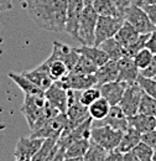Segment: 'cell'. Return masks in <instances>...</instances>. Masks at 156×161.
Listing matches in <instances>:
<instances>
[{"label": "cell", "mask_w": 156, "mask_h": 161, "mask_svg": "<svg viewBox=\"0 0 156 161\" xmlns=\"http://www.w3.org/2000/svg\"><path fill=\"white\" fill-rule=\"evenodd\" d=\"M29 18L51 32H66L67 0H25Z\"/></svg>", "instance_id": "1"}, {"label": "cell", "mask_w": 156, "mask_h": 161, "mask_svg": "<svg viewBox=\"0 0 156 161\" xmlns=\"http://www.w3.org/2000/svg\"><path fill=\"white\" fill-rule=\"evenodd\" d=\"M98 14L92 5H84V9L81 14L78 21L77 31L75 39L78 40L83 46H93L96 40V25Z\"/></svg>", "instance_id": "2"}, {"label": "cell", "mask_w": 156, "mask_h": 161, "mask_svg": "<svg viewBox=\"0 0 156 161\" xmlns=\"http://www.w3.org/2000/svg\"><path fill=\"white\" fill-rule=\"evenodd\" d=\"M66 128H67L66 113H59L53 118H50V119H46V120L35 124L31 128L30 136L41 138V139H46V138L58 139L59 135Z\"/></svg>", "instance_id": "3"}, {"label": "cell", "mask_w": 156, "mask_h": 161, "mask_svg": "<svg viewBox=\"0 0 156 161\" xmlns=\"http://www.w3.org/2000/svg\"><path fill=\"white\" fill-rule=\"evenodd\" d=\"M47 101L45 94H25L21 105V113L24 114L29 126L32 128L42 118Z\"/></svg>", "instance_id": "4"}, {"label": "cell", "mask_w": 156, "mask_h": 161, "mask_svg": "<svg viewBox=\"0 0 156 161\" xmlns=\"http://www.w3.org/2000/svg\"><path fill=\"white\" fill-rule=\"evenodd\" d=\"M121 136H123V131L113 129L109 125L92 126L91 129V139L98 142L108 151L117 149L121 140Z\"/></svg>", "instance_id": "5"}, {"label": "cell", "mask_w": 156, "mask_h": 161, "mask_svg": "<svg viewBox=\"0 0 156 161\" xmlns=\"http://www.w3.org/2000/svg\"><path fill=\"white\" fill-rule=\"evenodd\" d=\"M124 20L133 25L139 34H150L156 30V26L149 19L144 9L134 3L124 11Z\"/></svg>", "instance_id": "6"}, {"label": "cell", "mask_w": 156, "mask_h": 161, "mask_svg": "<svg viewBox=\"0 0 156 161\" xmlns=\"http://www.w3.org/2000/svg\"><path fill=\"white\" fill-rule=\"evenodd\" d=\"M123 16H99L96 25V40L94 45L99 46L103 41L114 37L118 30L124 24Z\"/></svg>", "instance_id": "7"}, {"label": "cell", "mask_w": 156, "mask_h": 161, "mask_svg": "<svg viewBox=\"0 0 156 161\" xmlns=\"http://www.w3.org/2000/svg\"><path fill=\"white\" fill-rule=\"evenodd\" d=\"M142 89L140 88V86L135 83H130L126 86L125 92L121 97V99L119 102V107L124 110V113L128 117L135 115L139 109V104H140V99L142 96Z\"/></svg>", "instance_id": "8"}, {"label": "cell", "mask_w": 156, "mask_h": 161, "mask_svg": "<svg viewBox=\"0 0 156 161\" xmlns=\"http://www.w3.org/2000/svg\"><path fill=\"white\" fill-rule=\"evenodd\" d=\"M100 125H109L110 128L124 133L129 128V117L124 113V110L119 107V104L110 105V110L104 119L92 120V126H100Z\"/></svg>", "instance_id": "9"}, {"label": "cell", "mask_w": 156, "mask_h": 161, "mask_svg": "<svg viewBox=\"0 0 156 161\" xmlns=\"http://www.w3.org/2000/svg\"><path fill=\"white\" fill-rule=\"evenodd\" d=\"M43 139L41 138H20L15 150H14V158L18 161H32L34 156L39 151L40 146Z\"/></svg>", "instance_id": "10"}, {"label": "cell", "mask_w": 156, "mask_h": 161, "mask_svg": "<svg viewBox=\"0 0 156 161\" xmlns=\"http://www.w3.org/2000/svg\"><path fill=\"white\" fill-rule=\"evenodd\" d=\"M59 82L66 89L76 91H84L89 87L97 86V78L94 75H86L75 71H70Z\"/></svg>", "instance_id": "11"}, {"label": "cell", "mask_w": 156, "mask_h": 161, "mask_svg": "<svg viewBox=\"0 0 156 161\" xmlns=\"http://www.w3.org/2000/svg\"><path fill=\"white\" fill-rule=\"evenodd\" d=\"M45 98L51 105L57 108L61 113L67 110V89L61 84L59 80H53V83L45 91Z\"/></svg>", "instance_id": "12"}, {"label": "cell", "mask_w": 156, "mask_h": 161, "mask_svg": "<svg viewBox=\"0 0 156 161\" xmlns=\"http://www.w3.org/2000/svg\"><path fill=\"white\" fill-rule=\"evenodd\" d=\"M81 56V53L78 52L77 48L75 47H71L68 45H64L62 42H58V41H55L53 45H52V52L50 55L51 58H55V60H61L63 61L68 69L72 71L76 62L78 61Z\"/></svg>", "instance_id": "13"}, {"label": "cell", "mask_w": 156, "mask_h": 161, "mask_svg": "<svg viewBox=\"0 0 156 161\" xmlns=\"http://www.w3.org/2000/svg\"><path fill=\"white\" fill-rule=\"evenodd\" d=\"M84 9L83 0H67V16H66V32L73 39L76 36L78 21Z\"/></svg>", "instance_id": "14"}, {"label": "cell", "mask_w": 156, "mask_h": 161, "mask_svg": "<svg viewBox=\"0 0 156 161\" xmlns=\"http://www.w3.org/2000/svg\"><path fill=\"white\" fill-rule=\"evenodd\" d=\"M128 83L121 82V80H113V82H108L104 84L98 86L100 89V94L103 98H105L110 105H117L121 99L125 88H126Z\"/></svg>", "instance_id": "15"}, {"label": "cell", "mask_w": 156, "mask_h": 161, "mask_svg": "<svg viewBox=\"0 0 156 161\" xmlns=\"http://www.w3.org/2000/svg\"><path fill=\"white\" fill-rule=\"evenodd\" d=\"M119 63V77L118 80L125 82L128 84L135 83L137 80V76L140 75V69L134 62V58L129 55H125L118 61Z\"/></svg>", "instance_id": "16"}, {"label": "cell", "mask_w": 156, "mask_h": 161, "mask_svg": "<svg viewBox=\"0 0 156 161\" xmlns=\"http://www.w3.org/2000/svg\"><path fill=\"white\" fill-rule=\"evenodd\" d=\"M97 78V86L118 80L119 77V63L115 60H108L104 64L99 66L97 72L94 73Z\"/></svg>", "instance_id": "17"}, {"label": "cell", "mask_w": 156, "mask_h": 161, "mask_svg": "<svg viewBox=\"0 0 156 161\" xmlns=\"http://www.w3.org/2000/svg\"><path fill=\"white\" fill-rule=\"evenodd\" d=\"M154 150L146 145L144 141H140L130 151L124 153L123 160L125 161H153Z\"/></svg>", "instance_id": "18"}, {"label": "cell", "mask_w": 156, "mask_h": 161, "mask_svg": "<svg viewBox=\"0 0 156 161\" xmlns=\"http://www.w3.org/2000/svg\"><path fill=\"white\" fill-rule=\"evenodd\" d=\"M22 73H24L29 80H31L32 83H35L40 89L43 91V92L53 83V80L50 77L48 72H47V69L43 68L41 64H40L39 67H36L35 69L25 71V72H22Z\"/></svg>", "instance_id": "19"}, {"label": "cell", "mask_w": 156, "mask_h": 161, "mask_svg": "<svg viewBox=\"0 0 156 161\" xmlns=\"http://www.w3.org/2000/svg\"><path fill=\"white\" fill-rule=\"evenodd\" d=\"M129 125L136 129L140 134H144L153 129H156V117L136 113L135 115L129 117Z\"/></svg>", "instance_id": "20"}, {"label": "cell", "mask_w": 156, "mask_h": 161, "mask_svg": "<svg viewBox=\"0 0 156 161\" xmlns=\"http://www.w3.org/2000/svg\"><path fill=\"white\" fill-rule=\"evenodd\" d=\"M57 139L53 138H46L43 139L39 151L34 156L32 161H53L57 154Z\"/></svg>", "instance_id": "21"}, {"label": "cell", "mask_w": 156, "mask_h": 161, "mask_svg": "<svg viewBox=\"0 0 156 161\" xmlns=\"http://www.w3.org/2000/svg\"><path fill=\"white\" fill-rule=\"evenodd\" d=\"M41 66L47 69V72H48L50 77L52 78V80H61L70 72L67 64L63 61L55 60V58H51V57L46 58L41 63Z\"/></svg>", "instance_id": "22"}, {"label": "cell", "mask_w": 156, "mask_h": 161, "mask_svg": "<svg viewBox=\"0 0 156 161\" xmlns=\"http://www.w3.org/2000/svg\"><path fill=\"white\" fill-rule=\"evenodd\" d=\"M89 141L91 138H83V139H78L73 141L64 153V160H79L83 161L84 154L89 146Z\"/></svg>", "instance_id": "23"}, {"label": "cell", "mask_w": 156, "mask_h": 161, "mask_svg": "<svg viewBox=\"0 0 156 161\" xmlns=\"http://www.w3.org/2000/svg\"><path fill=\"white\" fill-rule=\"evenodd\" d=\"M9 78H11L16 83V86L24 92V94H45V92L41 91L39 87L35 83H32L24 73L9 72Z\"/></svg>", "instance_id": "24"}, {"label": "cell", "mask_w": 156, "mask_h": 161, "mask_svg": "<svg viewBox=\"0 0 156 161\" xmlns=\"http://www.w3.org/2000/svg\"><path fill=\"white\" fill-rule=\"evenodd\" d=\"M141 141V134L137 131L136 129H134L133 126L129 125V128L123 133L121 140L118 145L117 150H119L120 153H128L130 151L135 145H137Z\"/></svg>", "instance_id": "25"}, {"label": "cell", "mask_w": 156, "mask_h": 161, "mask_svg": "<svg viewBox=\"0 0 156 161\" xmlns=\"http://www.w3.org/2000/svg\"><path fill=\"white\" fill-rule=\"evenodd\" d=\"M99 47L108 55L109 60H115L119 61L121 57H124L126 55V50L123 45H120L117 41L115 37H110L108 40L103 41Z\"/></svg>", "instance_id": "26"}, {"label": "cell", "mask_w": 156, "mask_h": 161, "mask_svg": "<svg viewBox=\"0 0 156 161\" xmlns=\"http://www.w3.org/2000/svg\"><path fill=\"white\" fill-rule=\"evenodd\" d=\"M77 50L81 55L86 56L87 58H89L92 62H94L98 67L104 64L107 61L109 60L108 55L99 46H96V45H93V46H83L82 45L81 47H78Z\"/></svg>", "instance_id": "27"}, {"label": "cell", "mask_w": 156, "mask_h": 161, "mask_svg": "<svg viewBox=\"0 0 156 161\" xmlns=\"http://www.w3.org/2000/svg\"><path fill=\"white\" fill-rule=\"evenodd\" d=\"M139 35L140 34L135 30V27L133 25H130L128 21H124V24L118 30V32L115 34L114 37L117 39V41L120 45L126 47V46H129L130 43H133L134 41L136 40L137 37H139Z\"/></svg>", "instance_id": "28"}, {"label": "cell", "mask_w": 156, "mask_h": 161, "mask_svg": "<svg viewBox=\"0 0 156 161\" xmlns=\"http://www.w3.org/2000/svg\"><path fill=\"white\" fill-rule=\"evenodd\" d=\"M109 110H110V104L103 97L98 98L96 102L88 105V112H89V117L92 118V120L104 119L108 115Z\"/></svg>", "instance_id": "29"}, {"label": "cell", "mask_w": 156, "mask_h": 161, "mask_svg": "<svg viewBox=\"0 0 156 161\" xmlns=\"http://www.w3.org/2000/svg\"><path fill=\"white\" fill-rule=\"evenodd\" d=\"M92 6L99 16H123L118 6L112 0H94Z\"/></svg>", "instance_id": "30"}, {"label": "cell", "mask_w": 156, "mask_h": 161, "mask_svg": "<svg viewBox=\"0 0 156 161\" xmlns=\"http://www.w3.org/2000/svg\"><path fill=\"white\" fill-rule=\"evenodd\" d=\"M107 155H108V150H105L98 142L91 139L89 146L84 154L83 161H104L107 160Z\"/></svg>", "instance_id": "31"}, {"label": "cell", "mask_w": 156, "mask_h": 161, "mask_svg": "<svg viewBox=\"0 0 156 161\" xmlns=\"http://www.w3.org/2000/svg\"><path fill=\"white\" fill-rule=\"evenodd\" d=\"M137 113H142V114L156 117V98L146 94V93H142Z\"/></svg>", "instance_id": "32"}, {"label": "cell", "mask_w": 156, "mask_h": 161, "mask_svg": "<svg viewBox=\"0 0 156 161\" xmlns=\"http://www.w3.org/2000/svg\"><path fill=\"white\" fill-rule=\"evenodd\" d=\"M97 69L98 66L94 62H92L89 58H87L86 56L81 55L72 71L79 72V73H86V75H94L97 72Z\"/></svg>", "instance_id": "33"}, {"label": "cell", "mask_w": 156, "mask_h": 161, "mask_svg": "<svg viewBox=\"0 0 156 161\" xmlns=\"http://www.w3.org/2000/svg\"><path fill=\"white\" fill-rule=\"evenodd\" d=\"M137 84L140 86V88L142 89L144 93L151 96L156 98V80L155 78H151V77H145L142 75H139L137 76Z\"/></svg>", "instance_id": "34"}, {"label": "cell", "mask_w": 156, "mask_h": 161, "mask_svg": "<svg viewBox=\"0 0 156 161\" xmlns=\"http://www.w3.org/2000/svg\"><path fill=\"white\" fill-rule=\"evenodd\" d=\"M100 97H102V94H100V89H99L98 86L89 87V88L81 92V102L87 107L89 104H92L93 102H96Z\"/></svg>", "instance_id": "35"}, {"label": "cell", "mask_w": 156, "mask_h": 161, "mask_svg": "<svg viewBox=\"0 0 156 161\" xmlns=\"http://www.w3.org/2000/svg\"><path fill=\"white\" fill-rule=\"evenodd\" d=\"M149 35H150V34H140V35H139V37H137L136 40L134 41L133 43H130L129 46H126V47H125V50H126V55H129V56L134 57L140 50L145 48L146 40H148Z\"/></svg>", "instance_id": "36"}, {"label": "cell", "mask_w": 156, "mask_h": 161, "mask_svg": "<svg viewBox=\"0 0 156 161\" xmlns=\"http://www.w3.org/2000/svg\"><path fill=\"white\" fill-rule=\"evenodd\" d=\"M153 56H154V53H153L150 50H148V48L145 47V48L140 50L133 58H134V62H135V64L137 66V68L141 71V69H144V68L150 63Z\"/></svg>", "instance_id": "37"}, {"label": "cell", "mask_w": 156, "mask_h": 161, "mask_svg": "<svg viewBox=\"0 0 156 161\" xmlns=\"http://www.w3.org/2000/svg\"><path fill=\"white\" fill-rule=\"evenodd\" d=\"M141 141L149 145L153 150H156V129H153L148 133L141 134Z\"/></svg>", "instance_id": "38"}, {"label": "cell", "mask_w": 156, "mask_h": 161, "mask_svg": "<svg viewBox=\"0 0 156 161\" xmlns=\"http://www.w3.org/2000/svg\"><path fill=\"white\" fill-rule=\"evenodd\" d=\"M140 75H142V76H145V77H151V78L156 77V53L153 56L150 63H149L144 69L140 71Z\"/></svg>", "instance_id": "39"}, {"label": "cell", "mask_w": 156, "mask_h": 161, "mask_svg": "<svg viewBox=\"0 0 156 161\" xmlns=\"http://www.w3.org/2000/svg\"><path fill=\"white\" fill-rule=\"evenodd\" d=\"M140 6L144 9V11L149 16V19L156 26V4H144V5H140Z\"/></svg>", "instance_id": "40"}, {"label": "cell", "mask_w": 156, "mask_h": 161, "mask_svg": "<svg viewBox=\"0 0 156 161\" xmlns=\"http://www.w3.org/2000/svg\"><path fill=\"white\" fill-rule=\"evenodd\" d=\"M145 47H146L148 50H150L154 55L156 53V30L153 31V32H150V35H149V37H148V40H146Z\"/></svg>", "instance_id": "41"}, {"label": "cell", "mask_w": 156, "mask_h": 161, "mask_svg": "<svg viewBox=\"0 0 156 161\" xmlns=\"http://www.w3.org/2000/svg\"><path fill=\"white\" fill-rule=\"evenodd\" d=\"M115 5L118 6V9L120 10V13L123 14V16H124V11L133 4V1L134 0H112Z\"/></svg>", "instance_id": "42"}, {"label": "cell", "mask_w": 156, "mask_h": 161, "mask_svg": "<svg viewBox=\"0 0 156 161\" xmlns=\"http://www.w3.org/2000/svg\"><path fill=\"white\" fill-rule=\"evenodd\" d=\"M123 156H124V154H123V153H120L119 150L114 149V150H110V151H108V155H107V161L123 160Z\"/></svg>", "instance_id": "43"}, {"label": "cell", "mask_w": 156, "mask_h": 161, "mask_svg": "<svg viewBox=\"0 0 156 161\" xmlns=\"http://www.w3.org/2000/svg\"><path fill=\"white\" fill-rule=\"evenodd\" d=\"M13 8V0H0V13L8 11Z\"/></svg>", "instance_id": "44"}, {"label": "cell", "mask_w": 156, "mask_h": 161, "mask_svg": "<svg viewBox=\"0 0 156 161\" xmlns=\"http://www.w3.org/2000/svg\"><path fill=\"white\" fill-rule=\"evenodd\" d=\"M136 5H144V4H156V0H134L133 1Z\"/></svg>", "instance_id": "45"}, {"label": "cell", "mask_w": 156, "mask_h": 161, "mask_svg": "<svg viewBox=\"0 0 156 161\" xmlns=\"http://www.w3.org/2000/svg\"><path fill=\"white\" fill-rule=\"evenodd\" d=\"M84 1V5H92L94 3V0H83Z\"/></svg>", "instance_id": "46"}, {"label": "cell", "mask_w": 156, "mask_h": 161, "mask_svg": "<svg viewBox=\"0 0 156 161\" xmlns=\"http://www.w3.org/2000/svg\"><path fill=\"white\" fill-rule=\"evenodd\" d=\"M153 161H156V150H154V155H153Z\"/></svg>", "instance_id": "47"}, {"label": "cell", "mask_w": 156, "mask_h": 161, "mask_svg": "<svg viewBox=\"0 0 156 161\" xmlns=\"http://www.w3.org/2000/svg\"><path fill=\"white\" fill-rule=\"evenodd\" d=\"M154 78H155V80H156V77H154Z\"/></svg>", "instance_id": "48"}]
</instances>
